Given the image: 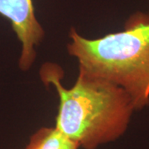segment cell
Instances as JSON below:
<instances>
[{"instance_id": "obj_1", "label": "cell", "mask_w": 149, "mask_h": 149, "mask_svg": "<svg viewBox=\"0 0 149 149\" xmlns=\"http://www.w3.org/2000/svg\"><path fill=\"white\" fill-rule=\"evenodd\" d=\"M40 74L45 85L52 84L58 92L55 128L79 148L95 149L127 131L135 109L118 85L79 68L74 85L66 89L61 81V69L49 63L42 65Z\"/></svg>"}, {"instance_id": "obj_2", "label": "cell", "mask_w": 149, "mask_h": 149, "mask_svg": "<svg viewBox=\"0 0 149 149\" xmlns=\"http://www.w3.org/2000/svg\"><path fill=\"white\" fill-rule=\"evenodd\" d=\"M70 56L79 68L121 87L135 110L149 105V17L136 13L128 18L124 30L96 39H87L71 28Z\"/></svg>"}, {"instance_id": "obj_3", "label": "cell", "mask_w": 149, "mask_h": 149, "mask_svg": "<svg viewBox=\"0 0 149 149\" xmlns=\"http://www.w3.org/2000/svg\"><path fill=\"white\" fill-rule=\"evenodd\" d=\"M0 15L10 21L22 45L18 65L26 71L36 59L35 47L42 41L45 32L35 16L32 0H0Z\"/></svg>"}, {"instance_id": "obj_4", "label": "cell", "mask_w": 149, "mask_h": 149, "mask_svg": "<svg viewBox=\"0 0 149 149\" xmlns=\"http://www.w3.org/2000/svg\"><path fill=\"white\" fill-rule=\"evenodd\" d=\"M79 146L59 132L55 127H44L32 135L24 149H78Z\"/></svg>"}, {"instance_id": "obj_5", "label": "cell", "mask_w": 149, "mask_h": 149, "mask_svg": "<svg viewBox=\"0 0 149 149\" xmlns=\"http://www.w3.org/2000/svg\"><path fill=\"white\" fill-rule=\"evenodd\" d=\"M148 17H149V13H148Z\"/></svg>"}]
</instances>
